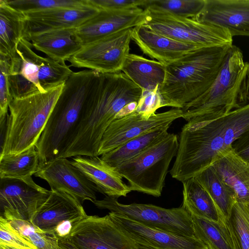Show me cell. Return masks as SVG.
Returning <instances> with one entry per match:
<instances>
[{
	"label": "cell",
	"instance_id": "obj_20",
	"mask_svg": "<svg viewBox=\"0 0 249 249\" xmlns=\"http://www.w3.org/2000/svg\"><path fill=\"white\" fill-rule=\"evenodd\" d=\"M88 3L77 8H60L24 13L26 21L23 37L31 33L46 30L78 27L99 11Z\"/></svg>",
	"mask_w": 249,
	"mask_h": 249
},
{
	"label": "cell",
	"instance_id": "obj_1",
	"mask_svg": "<svg viewBox=\"0 0 249 249\" xmlns=\"http://www.w3.org/2000/svg\"><path fill=\"white\" fill-rule=\"evenodd\" d=\"M249 131V103L227 113L187 123L178 137L171 177L181 182L211 166L243 133Z\"/></svg>",
	"mask_w": 249,
	"mask_h": 249
},
{
	"label": "cell",
	"instance_id": "obj_30",
	"mask_svg": "<svg viewBox=\"0 0 249 249\" xmlns=\"http://www.w3.org/2000/svg\"><path fill=\"white\" fill-rule=\"evenodd\" d=\"M194 236L208 249H234L225 220L216 222L191 214Z\"/></svg>",
	"mask_w": 249,
	"mask_h": 249
},
{
	"label": "cell",
	"instance_id": "obj_25",
	"mask_svg": "<svg viewBox=\"0 0 249 249\" xmlns=\"http://www.w3.org/2000/svg\"><path fill=\"white\" fill-rule=\"evenodd\" d=\"M25 14L12 6L6 0H0V55L10 60L17 55V50L23 37Z\"/></svg>",
	"mask_w": 249,
	"mask_h": 249
},
{
	"label": "cell",
	"instance_id": "obj_9",
	"mask_svg": "<svg viewBox=\"0 0 249 249\" xmlns=\"http://www.w3.org/2000/svg\"><path fill=\"white\" fill-rule=\"evenodd\" d=\"M144 9L143 25L158 34L200 47L232 45L233 37L225 29L154 8Z\"/></svg>",
	"mask_w": 249,
	"mask_h": 249
},
{
	"label": "cell",
	"instance_id": "obj_14",
	"mask_svg": "<svg viewBox=\"0 0 249 249\" xmlns=\"http://www.w3.org/2000/svg\"><path fill=\"white\" fill-rule=\"evenodd\" d=\"M66 239L81 249H135V242L108 214L86 215L74 224Z\"/></svg>",
	"mask_w": 249,
	"mask_h": 249
},
{
	"label": "cell",
	"instance_id": "obj_28",
	"mask_svg": "<svg viewBox=\"0 0 249 249\" xmlns=\"http://www.w3.org/2000/svg\"><path fill=\"white\" fill-rule=\"evenodd\" d=\"M170 125L157 127L135 137L101 156L110 166L116 168L138 156L168 134Z\"/></svg>",
	"mask_w": 249,
	"mask_h": 249
},
{
	"label": "cell",
	"instance_id": "obj_11",
	"mask_svg": "<svg viewBox=\"0 0 249 249\" xmlns=\"http://www.w3.org/2000/svg\"><path fill=\"white\" fill-rule=\"evenodd\" d=\"M132 29L114 33L82 46L69 59L71 66L101 73L121 71L130 53Z\"/></svg>",
	"mask_w": 249,
	"mask_h": 249
},
{
	"label": "cell",
	"instance_id": "obj_13",
	"mask_svg": "<svg viewBox=\"0 0 249 249\" xmlns=\"http://www.w3.org/2000/svg\"><path fill=\"white\" fill-rule=\"evenodd\" d=\"M181 109L173 108L150 116L137 112L114 120L108 126L102 138L98 155L101 156L121 146L128 141L157 127L171 125L182 118Z\"/></svg>",
	"mask_w": 249,
	"mask_h": 249
},
{
	"label": "cell",
	"instance_id": "obj_10",
	"mask_svg": "<svg viewBox=\"0 0 249 249\" xmlns=\"http://www.w3.org/2000/svg\"><path fill=\"white\" fill-rule=\"evenodd\" d=\"M100 209H107L147 226L174 234L195 237L191 214L181 206L165 209L152 204L133 203L123 204L117 198L106 196L93 203Z\"/></svg>",
	"mask_w": 249,
	"mask_h": 249
},
{
	"label": "cell",
	"instance_id": "obj_7",
	"mask_svg": "<svg viewBox=\"0 0 249 249\" xmlns=\"http://www.w3.org/2000/svg\"><path fill=\"white\" fill-rule=\"evenodd\" d=\"M31 42L21 38L16 57L10 60L8 74L12 99L45 92L62 85L72 73L65 62L37 54Z\"/></svg>",
	"mask_w": 249,
	"mask_h": 249
},
{
	"label": "cell",
	"instance_id": "obj_43",
	"mask_svg": "<svg viewBox=\"0 0 249 249\" xmlns=\"http://www.w3.org/2000/svg\"><path fill=\"white\" fill-rule=\"evenodd\" d=\"M0 249H23L16 247L9 246L5 245L0 244Z\"/></svg>",
	"mask_w": 249,
	"mask_h": 249
},
{
	"label": "cell",
	"instance_id": "obj_16",
	"mask_svg": "<svg viewBox=\"0 0 249 249\" xmlns=\"http://www.w3.org/2000/svg\"><path fill=\"white\" fill-rule=\"evenodd\" d=\"M146 17V11L141 7L125 10L99 9L97 14L76 28L75 36L83 46L114 33L143 24Z\"/></svg>",
	"mask_w": 249,
	"mask_h": 249
},
{
	"label": "cell",
	"instance_id": "obj_32",
	"mask_svg": "<svg viewBox=\"0 0 249 249\" xmlns=\"http://www.w3.org/2000/svg\"><path fill=\"white\" fill-rule=\"evenodd\" d=\"M225 223L234 249H249V203L236 202Z\"/></svg>",
	"mask_w": 249,
	"mask_h": 249
},
{
	"label": "cell",
	"instance_id": "obj_37",
	"mask_svg": "<svg viewBox=\"0 0 249 249\" xmlns=\"http://www.w3.org/2000/svg\"><path fill=\"white\" fill-rule=\"evenodd\" d=\"M10 59L0 55V122L7 119L10 102L12 99L8 81Z\"/></svg>",
	"mask_w": 249,
	"mask_h": 249
},
{
	"label": "cell",
	"instance_id": "obj_29",
	"mask_svg": "<svg viewBox=\"0 0 249 249\" xmlns=\"http://www.w3.org/2000/svg\"><path fill=\"white\" fill-rule=\"evenodd\" d=\"M194 178L210 196L225 220L227 219L236 202L233 191L220 179L211 165Z\"/></svg>",
	"mask_w": 249,
	"mask_h": 249
},
{
	"label": "cell",
	"instance_id": "obj_3",
	"mask_svg": "<svg viewBox=\"0 0 249 249\" xmlns=\"http://www.w3.org/2000/svg\"><path fill=\"white\" fill-rule=\"evenodd\" d=\"M99 73L73 72L64 87L36 145L40 162L58 158L65 151L98 83Z\"/></svg>",
	"mask_w": 249,
	"mask_h": 249
},
{
	"label": "cell",
	"instance_id": "obj_17",
	"mask_svg": "<svg viewBox=\"0 0 249 249\" xmlns=\"http://www.w3.org/2000/svg\"><path fill=\"white\" fill-rule=\"evenodd\" d=\"M108 214L121 231L136 243L159 249H208L196 237L155 229L112 212Z\"/></svg>",
	"mask_w": 249,
	"mask_h": 249
},
{
	"label": "cell",
	"instance_id": "obj_33",
	"mask_svg": "<svg viewBox=\"0 0 249 249\" xmlns=\"http://www.w3.org/2000/svg\"><path fill=\"white\" fill-rule=\"evenodd\" d=\"M205 0H146L144 8L151 7L179 17L195 18L202 10Z\"/></svg>",
	"mask_w": 249,
	"mask_h": 249
},
{
	"label": "cell",
	"instance_id": "obj_24",
	"mask_svg": "<svg viewBox=\"0 0 249 249\" xmlns=\"http://www.w3.org/2000/svg\"><path fill=\"white\" fill-rule=\"evenodd\" d=\"M220 179L234 193L236 202L249 203V164L231 148L211 165Z\"/></svg>",
	"mask_w": 249,
	"mask_h": 249
},
{
	"label": "cell",
	"instance_id": "obj_18",
	"mask_svg": "<svg viewBox=\"0 0 249 249\" xmlns=\"http://www.w3.org/2000/svg\"><path fill=\"white\" fill-rule=\"evenodd\" d=\"M193 19L225 29L232 37L249 36V0H205Z\"/></svg>",
	"mask_w": 249,
	"mask_h": 249
},
{
	"label": "cell",
	"instance_id": "obj_4",
	"mask_svg": "<svg viewBox=\"0 0 249 249\" xmlns=\"http://www.w3.org/2000/svg\"><path fill=\"white\" fill-rule=\"evenodd\" d=\"M232 45L199 48L165 66L164 80L159 89L162 107L182 109L205 92Z\"/></svg>",
	"mask_w": 249,
	"mask_h": 249
},
{
	"label": "cell",
	"instance_id": "obj_26",
	"mask_svg": "<svg viewBox=\"0 0 249 249\" xmlns=\"http://www.w3.org/2000/svg\"><path fill=\"white\" fill-rule=\"evenodd\" d=\"M121 71L142 91H152L164 82L165 66L158 61L129 53Z\"/></svg>",
	"mask_w": 249,
	"mask_h": 249
},
{
	"label": "cell",
	"instance_id": "obj_15",
	"mask_svg": "<svg viewBox=\"0 0 249 249\" xmlns=\"http://www.w3.org/2000/svg\"><path fill=\"white\" fill-rule=\"evenodd\" d=\"M34 175L47 181L51 190L65 192L82 203L97 200L94 185L67 158L40 162Z\"/></svg>",
	"mask_w": 249,
	"mask_h": 249
},
{
	"label": "cell",
	"instance_id": "obj_31",
	"mask_svg": "<svg viewBox=\"0 0 249 249\" xmlns=\"http://www.w3.org/2000/svg\"><path fill=\"white\" fill-rule=\"evenodd\" d=\"M39 163L36 146L17 154L0 157V178L32 177L36 172Z\"/></svg>",
	"mask_w": 249,
	"mask_h": 249
},
{
	"label": "cell",
	"instance_id": "obj_12",
	"mask_svg": "<svg viewBox=\"0 0 249 249\" xmlns=\"http://www.w3.org/2000/svg\"><path fill=\"white\" fill-rule=\"evenodd\" d=\"M0 216L7 220L32 222L51 194L37 184L32 177L24 179L0 178Z\"/></svg>",
	"mask_w": 249,
	"mask_h": 249
},
{
	"label": "cell",
	"instance_id": "obj_35",
	"mask_svg": "<svg viewBox=\"0 0 249 249\" xmlns=\"http://www.w3.org/2000/svg\"><path fill=\"white\" fill-rule=\"evenodd\" d=\"M12 7L23 13L60 8H77L88 4L87 0H6Z\"/></svg>",
	"mask_w": 249,
	"mask_h": 249
},
{
	"label": "cell",
	"instance_id": "obj_22",
	"mask_svg": "<svg viewBox=\"0 0 249 249\" xmlns=\"http://www.w3.org/2000/svg\"><path fill=\"white\" fill-rule=\"evenodd\" d=\"M71 163L94 185L97 192L117 198L131 192L116 169L99 156L74 157Z\"/></svg>",
	"mask_w": 249,
	"mask_h": 249
},
{
	"label": "cell",
	"instance_id": "obj_8",
	"mask_svg": "<svg viewBox=\"0 0 249 249\" xmlns=\"http://www.w3.org/2000/svg\"><path fill=\"white\" fill-rule=\"evenodd\" d=\"M178 147V136L168 133L138 156L115 168L127 180L131 191L159 197Z\"/></svg>",
	"mask_w": 249,
	"mask_h": 249
},
{
	"label": "cell",
	"instance_id": "obj_44",
	"mask_svg": "<svg viewBox=\"0 0 249 249\" xmlns=\"http://www.w3.org/2000/svg\"><path fill=\"white\" fill-rule=\"evenodd\" d=\"M248 87H249V72H248Z\"/></svg>",
	"mask_w": 249,
	"mask_h": 249
},
{
	"label": "cell",
	"instance_id": "obj_21",
	"mask_svg": "<svg viewBox=\"0 0 249 249\" xmlns=\"http://www.w3.org/2000/svg\"><path fill=\"white\" fill-rule=\"evenodd\" d=\"M131 39L142 52L164 66L201 48L158 34L142 24L132 29Z\"/></svg>",
	"mask_w": 249,
	"mask_h": 249
},
{
	"label": "cell",
	"instance_id": "obj_40",
	"mask_svg": "<svg viewBox=\"0 0 249 249\" xmlns=\"http://www.w3.org/2000/svg\"><path fill=\"white\" fill-rule=\"evenodd\" d=\"M231 147L238 156L249 164V131L236 139Z\"/></svg>",
	"mask_w": 249,
	"mask_h": 249
},
{
	"label": "cell",
	"instance_id": "obj_39",
	"mask_svg": "<svg viewBox=\"0 0 249 249\" xmlns=\"http://www.w3.org/2000/svg\"><path fill=\"white\" fill-rule=\"evenodd\" d=\"M99 9L125 10L143 7L146 0H88Z\"/></svg>",
	"mask_w": 249,
	"mask_h": 249
},
{
	"label": "cell",
	"instance_id": "obj_38",
	"mask_svg": "<svg viewBox=\"0 0 249 249\" xmlns=\"http://www.w3.org/2000/svg\"><path fill=\"white\" fill-rule=\"evenodd\" d=\"M159 87L152 91H142L135 111L150 116L162 107V101L159 91Z\"/></svg>",
	"mask_w": 249,
	"mask_h": 249
},
{
	"label": "cell",
	"instance_id": "obj_6",
	"mask_svg": "<svg viewBox=\"0 0 249 249\" xmlns=\"http://www.w3.org/2000/svg\"><path fill=\"white\" fill-rule=\"evenodd\" d=\"M64 85L11 100L0 157L17 154L36 146Z\"/></svg>",
	"mask_w": 249,
	"mask_h": 249
},
{
	"label": "cell",
	"instance_id": "obj_42",
	"mask_svg": "<svg viewBox=\"0 0 249 249\" xmlns=\"http://www.w3.org/2000/svg\"><path fill=\"white\" fill-rule=\"evenodd\" d=\"M135 243V249H159L151 246Z\"/></svg>",
	"mask_w": 249,
	"mask_h": 249
},
{
	"label": "cell",
	"instance_id": "obj_19",
	"mask_svg": "<svg viewBox=\"0 0 249 249\" xmlns=\"http://www.w3.org/2000/svg\"><path fill=\"white\" fill-rule=\"evenodd\" d=\"M51 191L31 222L44 232L54 234L60 224L68 221L76 223L87 215L82 203L75 197L62 191Z\"/></svg>",
	"mask_w": 249,
	"mask_h": 249
},
{
	"label": "cell",
	"instance_id": "obj_5",
	"mask_svg": "<svg viewBox=\"0 0 249 249\" xmlns=\"http://www.w3.org/2000/svg\"><path fill=\"white\" fill-rule=\"evenodd\" d=\"M249 62L241 50L232 45L216 78L202 95L181 109L182 118L194 123L227 113L249 101Z\"/></svg>",
	"mask_w": 249,
	"mask_h": 249
},
{
	"label": "cell",
	"instance_id": "obj_2",
	"mask_svg": "<svg viewBox=\"0 0 249 249\" xmlns=\"http://www.w3.org/2000/svg\"><path fill=\"white\" fill-rule=\"evenodd\" d=\"M99 73L97 86L76 129L59 158L98 156L102 138L109 124L137 107L142 94L140 87L121 71Z\"/></svg>",
	"mask_w": 249,
	"mask_h": 249
},
{
	"label": "cell",
	"instance_id": "obj_27",
	"mask_svg": "<svg viewBox=\"0 0 249 249\" xmlns=\"http://www.w3.org/2000/svg\"><path fill=\"white\" fill-rule=\"evenodd\" d=\"M181 206L191 214L216 222L225 220L212 198L194 177L182 182Z\"/></svg>",
	"mask_w": 249,
	"mask_h": 249
},
{
	"label": "cell",
	"instance_id": "obj_34",
	"mask_svg": "<svg viewBox=\"0 0 249 249\" xmlns=\"http://www.w3.org/2000/svg\"><path fill=\"white\" fill-rule=\"evenodd\" d=\"M7 221L37 249H58V238L55 234L44 232L27 220L12 219Z\"/></svg>",
	"mask_w": 249,
	"mask_h": 249
},
{
	"label": "cell",
	"instance_id": "obj_23",
	"mask_svg": "<svg viewBox=\"0 0 249 249\" xmlns=\"http://www.w3.org/2000/svg\"><path fill=\"white\" fill-rule=\"evenodd\" d=\"M75 28L53 29L29 34L24 38L47 57L65 62L82 47L75 36Z\"/></svg>",
	"mask_w": 249,
	"mask_h": 249
},
{
	"label": "cell",
	"instance_id": "obj_36",
	"mask_svg": "<svg viewBox=\"0 0 249 249\" xmlns=\"http://www.w3.org/2000/svg\"><path fill=\"white\" fill-rule=\"evenodd\" d=\"M0 244L23 249H37L2 216H0Z\"/></svg>",
	"mask_w": 249,
	"mask_h": 249
},
{
	"label": "cell",
	"instance_id": "obj_41",
	"mask_svg": "<svg viewBox=\"0 0 249 249\" xmlns=\"http://www.w3.org/2000/svg\"><path fill=\"white\" fill-rule=\"evenodd\" d=\"M58 249H81L67 239H58Z\"/></svg>",
	"mask_w": 249,
	"mask_h": 249
}]
</instances>
